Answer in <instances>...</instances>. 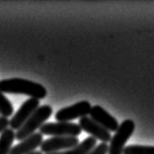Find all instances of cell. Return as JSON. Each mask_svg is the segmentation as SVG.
Instances as JSON below:
<instances>
[{"instance_id":"7","label":"cell","mask_w":154,"mask_h":154,"mask_svg":"<svg viewBox=\"0 0 154 154\" xmlns=\"http://www.w3.org/2000/svg\"><path fill=\"white\" fill-rule=\"evenodd\" d=\"M40 106V102L39 100L36 99H32L29 98L26 100L25 103H23L21 107L18 109V111L16 112V114L12 117V119L10 120V124L9 126L11 127L12 130H20L23 125L26 122V120L29 118L32 115L36 109Z\"/></svg>"},{"instance_id":"12","label":"cell","mask_w":154,"mask_h":154,"mask_svg":"<svg viewBox=\"0 0 154 154\" xmlns=\"http://www.w3.org/2000/svg\"><path fill=\"white\" fill-rule=\"evenodd\" d=\"M16 139V133L14 130L8 128L0 135V154H9L12 145Z\"/></svg>"},{"instance_id":"14","label":"cell","mask_w":154,"mask_h":154,"mask_svg":"<svg viewBox=\"0 0 154 154\" xmlns=\"http://www.w3.org/2000/svg\"><path fill=\"white\" fill-rule=\"evenodd\" d=\"M14 112V107L2 92H0V114L3 117H10Z\"/></svg>"},{"instance_id":"10","label":"cell","mask_w":154,"mask_h":154,"mask_svg":"<svg viewBox=\"0 0 154 154\" xmlns=\"http://www.w3.org/2000/svg\"><path fill=\"white\" fill-rule=\"evenodd\" d=\"M43 135L40 133H34L21 143L12 147L9 154H29L35 151L36 148L41 146L43 143Z\"/></svg>"},{"instance_id":"17","label":"cell","mask_w":154,"mask_h":154,"mask_svg":"<svg viewBox=\"0 0 154 154\" xmlns=\"http://www.w3.org/2000/svg\"><path fill=\"white\" fill-rule=\"evenodd\" d=\"M29 154H43V153H42L41 151H36V150H35V151L31 152V153H29Z\"/></svg>"},{"instance_id":"9","label":"cell","mask_w":154,"mask_h":154,"mask_svg":"<svg viewBox=\"0 0 154 154\" xmlns=\"http://www.w3.org/2000/svg\"><path fill=\"white\" fill-rule=\"evenodd\" d=\"M89 115H90V117L95 122L100 124L104 129H106L108 132H116L117 129L119 128L118 121L111 114H109L100 105H94V106H92Z\"/></svg>"},{"instance_id":"5","label":"cell","mask_w":154,"mask_h":154,"mask_svg":"<svg viewBox=\"0 0 154 154\" xmlns=\"http://www.w3.org/2000/svg\"><path fill=\"white\" fill-rule=\"evenodd\" d=\"M92 109L91 103L87 100L78 102L70 106L63 107L57 111L55 118L58 122H70L71 120L88 116Z\"/></svg>"},{"instance_id":"6","label":"cell","mask_w":154,"mask_h":154,"mask_svg":"<svg viewBox=\"0 0 154 154\" xmlns=\"http://www.w3.org/2000/svg\"><path fill=\"white\" fill-rule=\"evenodd\" d=\"M79 144V140L76 137H53L50 139L43 140L41 144L42 153L50 154L55 152H60L64 149L73 148Z\"/></svg>"},{"instance_id":"15","label":"cell","mask_w":154,"mask_h":154,"mask_svg":"<svg viewBox=\"0 0 154 154\" xmlns=\"http://www.w3.org/2000/svg\"><path fill=\"white\" fill-rule=\"evenodd\" d=\"M108 153V145L107 143H100L92 149L88 154H107Z\"/></svg>"},{"instance_id":"13","label":"cell","mask_w":154,"mask_h":154,"mask_svg":"<svg viewBox=\"0 0 154 154\" xmlns=\"http://www.w3.org/2000/svg\"><path fill=\"white\" fill-rule=\"evenodd\" d=\"M123 154H154V146L131 144L124 148Z\"/></svg>"},{"instance_id":"4","label":"cell","mask_w":154,"mask_h":154,"mask_svg":"<svg viewBox=\"0 0 154 154\" xmlns=\"http://www.w3.org/2000/svg\"><path fill=\"white\" fill-rule=\"evenodd\" d=\"M42 135L53 137H78L82 130L78 124L71 122H49L43 124L39 129Z\"/></svg>"},{"instance_id":"16","label":"cell","mask_w":154,"mask_h":154,"mask_svg":"<svg viewBox=\"0 0 154 154\" xmlns=\"http://www.w3.org/2000/svg\"><path fill=\"white\" fill-rule=\"evenodd\" d=\"M10 124V120H8V118L3 116H0V135L8 129Z\"/></svg>"},{"instance_id":"11","label":"cell","mask_w":154,"mask_h":154,"mask_svg":"<svg viewBox=\"0 0 154 154\" xmlns=\"http://www.w3.org/2000/svg\"><path fill=\"white\" fill-rule=\"evenodd\" d=\"M97 145V140L93 137H88L84 140H82L77 146L67 149L66 151L55 152L50 154H88L93 148Z\"/></svg>"},{"instance_id":"1","label":"cell","mask_w":154,"mask_h":154,"mask_svg":"<svg viewBox=\"0 0 154 154\" xmlns=\"http://www.w3.org/2000/svg\"><path fill=\"white\" fill-rule=\"evenodd\" d=\"M0 92L6 94L26 95L36 100L44 99L47 96L46 88L41 84L23 78L0 80Z\"/></svg>"},{"instance_id":"8","label":"cell","mask_w":154,"mask_h":154,"mask_svg":"<svg viewBox=\"0 0 154 154\" xmlns=\"http://www.w3.org/2000/svg\"><path fill=\"white\" fill-rule=\"evenodd\" d=\"M78 125L82 131L90 134L91 137H93L96 140H100L103 143H107L111 140L110 132H108L106 129H104L100 124L95 122L91 117L85 116L80 118Z\"/></svg>"},{"instance_id":"2","label":"cell","mask_w":154,"mask_h":154,"mask_svg":"<svg viewBox=\"0 0 154 154\" xmlns=\"http://www.w3.org/2000/svg\"><path fill=\"white\" fill-rule=\"evenodd\" d=\"M53 113L52 106L48 104L40 105L36 110L32 113V115L26 120V122L23 125V127L16 132V139L18 140H23L29 136L33 135L37 129L50 118Z\"/></svg>"},{"instance_id":"3","label":"cell","mask_w":154,"mask_h":154,"mask_svg":"<svg viewBox=\"0 0 154 154\" xmlns=\"http://www.w3.org/2000/svg\"><path fill=\"white\" fill-rule=\"evenodd\" d=\"M136 124L131 119L124 120L115 134L111 137L108 145V154H123L125 143L135 131Z\"/></svg>"}]
</instances>
